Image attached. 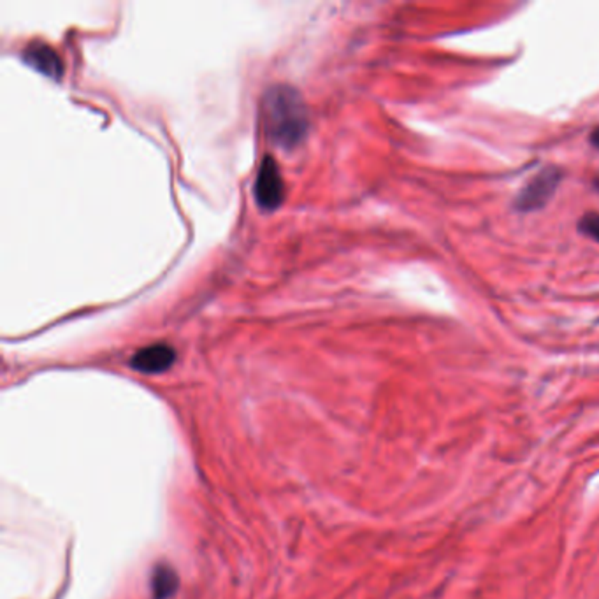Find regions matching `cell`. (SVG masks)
I'll return each mask as SVG.
<instances>
[{"instance_id": "1", "label": "cell", "mask_w": 599, "mask_h": 599, "mask_svg": "<svg viewBox=\"0 0 599 599\" xmlns=\"http://www.w3.org/2000/svg\"><path fill=\"white\" fill-rule=\"evenodd\" d=\"M266 129L269 138L284 147L294 148L307 134V109L298 90L287 84L273 86L266 95Z\"/></svg>"}, {"instance_id": "2", "label": "cell", "mask_w": 599, "mask_h": 599, "mask_svg": "<svg viewBox=\"0 0 599 599\" xmlns=\"http://www.w3.org/2000/svg\"><path fill=\"white\" fill-rule=\"evenodd\" d=\"M564 172L559 167H545L538 174H534L523 190L515 197V210L521 213H532L541 210L557 190Z\"/></svg>"}, {"instance_id": "3", "label": "cell", "mask_w": 599, "mask_h": 599, "mask_svg": "<svg viewBox=\"0 0 599 599\" xmlns=\"http://www.w3.org/2000/svg\"><path fill=\"white\" fill-rule=\"evenodd\" d=\"M285 196V185L280 167L273 156H264L257 180H255V201L266 212H275L280 208Z\"/></svg>"}, {"instance_id": "4", "label": "cell", "mask_w": 599, "mask_h": 599, "mask_svg": "<svg viewBox=\"0 0 599 599\" xmlns=\"http://www.w3.org/2000/svg\"><path fill=\"white\" fill-rule=\"evenodd\" d=\"M174 363L176 350L167 343H156L138 350L131 359V368L145 375H158L171 370Z\"/></svg>"}, {"instance_id": "5", "label": "cell", "mask_w": 599, "mask_h": 599, "mask_svg": "<svg viewBox=\"0 0 599 599\" xmlns=\"http://www.w3.org/2000/svg\"><path fill=\"white\" fill-rule=\"evenodd\" d=\"M23 60L32 69L52 79H60L64 75V64L57 52L44 43H32L23 52Z\"/></svg>"}, {"instance_id": "6", "label": "cell", "mask_w": 599, "mask_h": 599, "mask_svg": "<svg viewBox=\"0 0 599 599\" xmlns=\"http://www.w3.org/2000/svg\"><path fill=\"white\" fill-rule=\"evenodd\" d=\"M150 587L153 599L172 598L180 587L178 573L171 566H156L151 575Z\"/></svg>"}, {"instance_id": "7", "label": "cell", "mask_w": 599, "mask_h": 599, "mask_svg": "<svg viewBox=\"0 0 599 599\" xmlns=\"http://www.w3.org/2000/svg\"><path fill=\"white\" fill-rule=\"evenodd\" d=\"M579 230L599 243V213L589 212L579 220Z\"/></svg>"}, {"instance_id": "8", "label": "cell", "mask_w": 599, "mask_h": 599, "mask_svg": "<svg viewBox=\"0 0 599 599\" xmlns=\"http://www.w3.org/2000/svg\"><path fill=\"white\" fill-rule=\"evenodd\" d=\"M589 141H591V145H593L595 148H598L599 150V127H596V129L591 132V136H589Z\"/></svg>"}, {"instance_id": "9", "label": "cell", "mask_w": 599, "mask_h": 599, "mask_svg": "<svg viewBox=\"0 0 599 599\" xmlns=\"http://www.w3.org/2000/svg\"><path fill=\"white\" fill-rule=\"evenodd\" d=\"M596 188H599V180H596Z\"/></svg>"}]
</instances>
